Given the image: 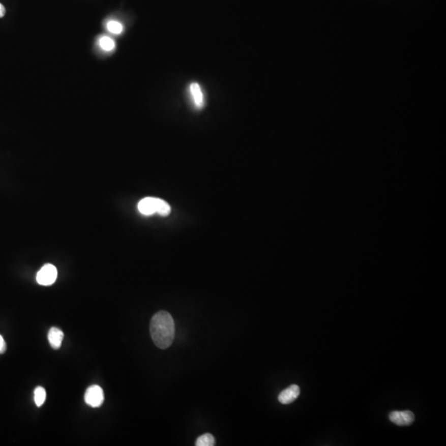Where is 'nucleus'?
Returning <instances> with one entry per match:
<instances>
[{
  "mask_svg": "<svg viewBox=\"0 0 446 446\" xmlns=\"http://www.w3.org/2000/svg\"><path fill=\"white\" fill-rule=\"evenodd\" d=\"M152 341L160 349L169 348L174 341L175 325L171 315L166 311H160L153 316L150 324Z\"/></svg>",
  "mask_w": 446,
  "mask_h": 446,
  "instance_id": "f257e3e1",
  "label": "nucleus"
},
{
  "mask_svg": "<svg viewBox=\"0 0 446 446\" xmlns=\"http://www.w3.org/2000/svg\"><path fill=\"white\" fill-rule=\"evenodd\" d=\"M137 209L141 214L145 216L158 214L159 215L165 217L171 212V207L167 202L154 197H146L141 199L138 202Z\"/></svg>",
  "mask_w": 446,
  "mask_h": 446,
  "instance_id": "f03ea898",
  "label": "nucleus"
},
{
  "mask_svg": "<svg viewBox=\"0 0 446 446\" xmlns=\"http://www.w3.org/2000/svg\"><path fill=\"white\" fill-rule=\"evenodd\" d=\"M57 270L51 264H46L42 266L37 274V282L40 285H52L57 279Z\"/></svg>",
  "mask_w": 446,
  "mask_h": 446,
  "instance_id": "7ed1b4c3",
  "label": "nucleus"
},
{
  "mask_svg": "<svg viewBox=\"0 0 446 446\" xmlns=\"http://www.w3.org/2000/svg\"><path fill=\"white\" fill-rule=\"evenodd\" d=\"M84 401L91 407H100L104 401V390L99 385H92L86 390Z\"/></svg>",
  "mask_w": 446,
  "mask_h": 446,
  "instance_id": "20e7f679",
  "label": "nucleus"
},
{
  "mask_svg": "<svg viewBox=\"0 0 446 446\" xmlns=\"http://www.w3.org/2000/svg\"><path fill=\"white\" fill-rule=\"evenodd\" d=\"M389 420L400 427H407L413 423L415 415L411 411H395L389 414Z\"/></svg>",
  "mask_w": 446,
  "mask_h": 446,
  "instance_id": "39448f33",
  "label": "nucleus"
},
{
  "mask_svg": "<svg viewBox=\"0 0 446 446\" xmlns=\"http://www.w3.org/2000/svg\"><path fill=\"white\" fill-rule=\"evenodd\" d=\"M300 394V388L296 384L291 385L290 387L284 389L279 395V401L282 404H290L294 402Z\"/></svg>",
  "mask_w": 446,
  "mask_h": 446,
  "instance_id": "423d86ee",
  "label": "nucleus"
},
{
  "mask_svg": "<svg viewBox=\"0 0 446 446\" xmlns=\"http://www.w3.org/2000/svg\"><path fill=\"white\" fill-rule=\"evenodd\" d=\"M189 95L195 108L201 109L204 106V96L202 88L198 83H192L189 85Z\"/></svg>",
  "mask_w": 446,
  "mask_h": 446,
  "instance_id": "0eeeda50",
  "label": "nucleus"
},
{
  "mask_svg": "<svg viewBox=\"0 0 446 446\" xmlns=\"http://www.w3.org/2000/svg\"><path fill=\"white\" fill-rule=\"evenodd\" d=\"M49 343L54 349H58L62 346V341L64 339V333L59 328H51L48 332Z\"/></svg>",
  "mask_w": 446,
  "mask_h": 446,
  "instance_id": "6e6552de",
  "label": "nucleus"
},
{
  "mask_svg": "<svg viewBox=\"0 0 446 446\" xmlns=\"http://www.w3.org/2000/svg\"><path fill=\"white\" fill-rule=\"evenodd\" d=\"M99 45L100 48L104 50V51H113L115 46H116L114 41L109 37H106V36H103L101 38H99Z\"/></svg>",
  "mask_w": 446,
  "mask_h": 446,
  "instance_id": "1a4fd4ad",
  "label": "nucleus"
},
{
  "mask_svg": "<svg viewBox=\"0 0 446 446\" xmlns=\"http://www.w3.org/2000/svg\"><path fill=\"white\" fill-rule=\"evenodd\" d=\"M215 442L214 435L207 433L199 436L196 440L195 444L197 446H213L215 444Z\"/></svg>",
  "mask_w": 446,
  "mask_h": 446,
  "instance_id": "9d476101",
  "label": "nucleus"
},
{
  "mask_svg": "<svg viewBox=\"0 0 446 446\" xmlns=\"http://www.w3.org/2000/svg\"><path fill=\"white\" fill-rule=\"evenodd\" d=\"M46 390L42 387L36 388L34 390V401H35L37 407H42L46 401Z\"/></svg>",
  "mask_w": 446,
  "mask_h": 446,
  "instance_id": "9b49d317",
  "label": "nucleus"
},
{
  "mask_svg": "<svg viewBox=\"0 0 446 446\" xmlns=\"http://www.w3.org/2000/svg\"><path fill=\"white\" fill-rule=\"evenodd\" d=\"M107 29H108V31L110 32L112 34H115V35H118V34H121L123 32V26L121 22H117V21H109V22L107 23Z\"/></svg>",
  "mask_w": 446,
  "mask_h": 446,
  "instance_id": "f8f14e48",
  "label": "nucleus"
},
{
  "mask_svg": "<svg viewBox=\"0 0 446 446\" xmlns=\"http://www.w3.org/2000/svg\"><path fill=\"white\" fill-rule=\"evenodd\" d=\"M6 343H5V339L3 338V336L0 335V354H5L6 351Z\"/></svg>",
  "mask_w": 446,
  "mask_h": 446,
  "instance_id": "ddd939ff",
  "label": "nucleus"
},
{
  "mask_svg": "<svg viewBox=\"0 0 446 446\" xmlns=\"http://www.w3.org/2000/svg\"><path fill=\"white\" fill-rule=\"evenodd\" d=\"M5 13H6V10H5V6L2 4H0V18H3L5 15Z\"/></svg>",
  "mask_w": 446,
  "mask_h": 446,
  "instance_id": "4468645a",
  "label": "nucleus"
}]
</instances>
